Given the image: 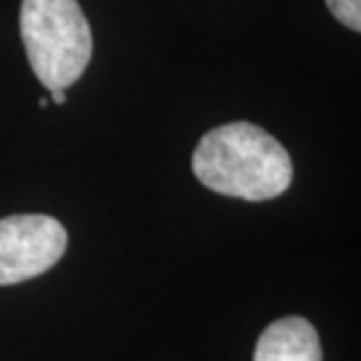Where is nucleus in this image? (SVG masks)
Segmentation results:
<instances>
[{
  "label": "nucleus",
  "instance_id": "nucleus-1",
  "mask_svg": "<svg viewBox=\"0 0 361 361\" xmlns=\"http://www.w3.org/2000/svg\"><path fill=\"white\" fill-rule=\"evenodd\" d=\"M192 171L209 190L247 202L279 197L293 180L286 148L251 122H230L207 132L192 153Z\"/></svg>",
  "mask_w": 361,
  "mask_h": 361
},
{
  "label": "nucleus",
  "instance_id": "nucleus-2",
  "mask_svg": "<svg viewBox=\"0 0 361 361\" xmlns=\"http://www.w3.org/2000/svg\"><path fill=\"white\" fill-rule=\"evenodd\" d=\"M21 42L42 87L68 90L92 59V28L78 0H21Z\"/></svg>",
  "mask_w": 361,
  "mask_h": 361
},
{
  "label": "nucleus",
  "instance_id": "nucleus-3",
  "mask_svg": "<svg viewBox=\"0 0 361 361\" xmlns=\"http://www.w3.org/2000/svg\"><path fill=\"white\" fill-rule=\"evenodd\" d=\"M68 244L66 228L45 214L0 219V286L19 284L59 263Z\"/></svg>",
  "mask_w": 361,
  "mask_h": 361
},
{
  "label": "nucleus",
  "instance_id": "nucleus-4",
  "mask_svg": "<svg viewBox=\"0 0 361 361\" xmlns=\"http://www.w3.org/2000/svg\"><path fill=\"white\" fill-rule=\"evenodd\" d=\"M254 361H322L319 334L302 317L277 319L258 338Z\"/></svg>",
  "mask_w": 361,
  "mask_h": 361
},
{
  "label": "nucleus",
  "instance_id": "nucleus-5",
  "mask_svg": "<svg viewBox=\"0 0 361 361\" xmlns=\"http://www.w3.org/2000/svg\"><path fill=\"white\" fill-rule=\"evenodd\" d=\"M326 7L350 31H361V0H326Z\"/></svg>",
  "mask_w": 361,
  "mask_h": 361
},
{
  "label": "nucleus",
  "instance_id": "nucleus-6",
  "mask_svg": "<svg viewBox=\"0 0 361 361\" xmlns=\"http://www.w3.org/2000/svg\"><path fill=\"white\" fill-rule=\"evenodd\" d=\"M49 94H52L49 101H52L54 106H63V104H66V90H52Z\"/></svg>",
  "mask_w": 361,
  "mask_h": 361
},
{
  "label": "nucleus",
  "instance_id": "nucleus-7",
  "mask_svg": "<svg viewBox=\"0 0 361 361\" xmlns=\"http://www.w3.org/2000/svg\"><path fill=\"white\" fill-rule=\"evenodd\" d=\"M38 104H40V108H47V106H49V99H45V97H42V99L38 101Z\"/></svg>",
  "mask_w": 361,
  "mask_h": 361
}]
</instances>
